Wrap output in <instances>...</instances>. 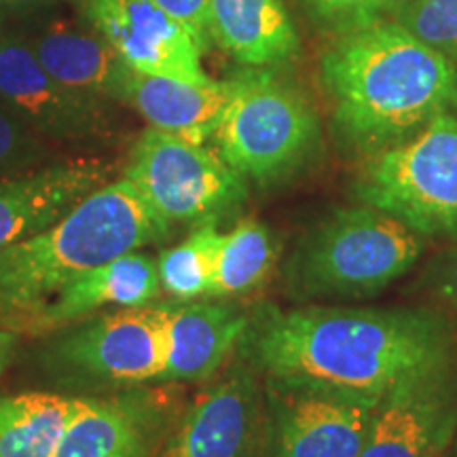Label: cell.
I'll return each mask as SVG.
<instances>
[{"label": "cell", "mask_w": 457, "mask_h": 457, "mask_svg": "<svg viewBox=\"0 0 457 457\" xmlns=\"http://www.w3.org/2000/svg\"><path fill=\"white\" fill-rule=\"evenodd\" d=\"M242 341L267 379L379 400L407 377L455 358L449 324L411 310H270Z\"/></svg>", "instance_id": "obj_1"}, {"label": "cell", "mask_w": 457, "mask_h": 457, "mask_svg": "<svg viewBox=\"0 0 457 457\" xmlns=\"http://www.w3.org/2000/svg\"><path fill=\"white\" fill-rule=\"evenodd\" d=\"M320 72L341 138L369 155L415 136L455 102L457 66L392 20L341 34Z\"/></svg>", "instance_id": "obj_2"}, {"label": "cell", "mask_w": 457, "mask_h": 457, "mask_svg": "<svg viewBox=\"0 0 457 457\" xmlns=\"http://www.w3.org/2000/svg\"><path fill=\"white\" fill-rule=\"evenodd\" d=\"M168 233V222L125 176L108 180L54 225L0 253V327L9 328L74 279Z\"/></svg>", "instance_id": "obj_3"}, {"label": "cell", "mask_w": 457, "mask_h": 457, "mask_svg": "<svg viewBox=\"0 0 457 457\" xmlns=\"http://www.w3.org/2000/svg\"><path fill=\"white\" fill-rule=\"evenodd\" d=\"M421 254V236L381 210L341 208L303 233L284 267L301 301L367 299L396 282Z\"/></svg>", "instance_id": "obj_4"}, {"label": "cell", "mask_w": 457, "mask_h": 457, "mask_svg": "<svg viewBox=\"0 0 457 457\" xmlns=\"http://www.w3.org/2000/svg\"><path fill=\"white\" fill-rule=\"evenodd\" d=\"M227 81L231 94L214 140L228 168L259 185L303 168L320 142L316 112L305 96L265 68L248 66Z\"/></svg>", "instance_id": "obj_5"}, {"label": "cell", "mask_w": 457, "mask_h": 457, "mask_svg": "<svg viewBox=\"0 0 457 457\" xmlns=\"http://www.w3.org/2000/svg\"><path fill=\"white\" fill-rule=\"evenodd\" d=\"M356 195L417 236L457 237V117L441 112L411 138L373 153Z\"/></svg>", "instance_id": "obj_6"}, {"label": "cell", "mask_w": 457, "mask_h": 457, "mask_svg": "<svg viewBox=\"0 0 457 457\" xmlns=\"http://www.w3.org/2000/svg\"><path fill=\"white\" fill-rule=\"evenodd\" d=\"M170 305H142L91 316L62 333L45 350L57 381L83 387H138L162 379Z\"/></svg>", "instance_id": "obj_7"}, {"label": "cell", "mask_w": 457, "mask_h": 457, "mask_svg": "<svg viewBox=\"0 0 457 457\" xmlns=\"http://www.w3.org/2000/svg\"><path fill=\"white\" fill-rule=\"evenodd\" d=\"M123 176L170 227L216 222L248 195L245 180L220 155L155 128L136 140Z\"/></svg>", "instance_id": "obj_8"}, {"label": "cell", "mask_w": 457, "mask_h": 457, "mask_svg": "<svg viewBox=\"0 0 457 457\" xmlns=\"http://www.w3.org/2000/svg\"><path fill=\"white\" fill-rule=\"evenodd\" d=\"M273 457H358L379 398L267 379Z\"/></svg>", "instance_id": "obj_9"}, {"label": "cell", "mask_w": 457, "mask_h": 457, "mask_svg": "<svg viewBox=\"0 0 457 457\" xmlns=\"http://www.w3.org/2000/svg\"><path fill=\"white\" fill-rule=\"evenodd\" d=\"M267 445L259 379L250 364L237 362L193 400L155 457H261Z\"/></svg>", "instance_id": "obj_10"}, {"label": "cell", "mask_w": 457, "mask_h": 457, "mask_svg": "<svg viewBox=\"0 0 457 457\" xmlns=\"http://www.w3.org/2000/svg\"><path fill=\"white\" fill-rule=\"evenodd\" d=\"M457 430L455 358L392 387L358 457H441Z\"/></svg>", "instance_id": "obj_11"}, {"label": "cell", "mask_w": 457, "mask_h": 457, "mask_svg": "<svg viewBox=\"0 0 457 457\" xmlns=\"http://www.w3.org/2000/svg\"><path fill=\"white\" fill-rule=\"evenodd\" d=\"M81 13L131 71L210 81L202 66L204 45L155 0H81Z\"/></svg>", "instance_id": "obj_12"}, {"label": "cell", "mask_w": 457, "mask_h": 457, "mask_svg": "<svg viewBox=\"0 0 457 457\" xmlns=\"http://www.w3.org/2000/svg\"><path fill=\"white\" fill-rule=\"evenodd\" d=\"M0 102L49 138H100L111 128L102 100L55 81L30 45L15 38H0Z\"/></svg>", "instance_id": "obj_13"}, {"label": "cell", "mask_w": 457, "mask_h": 457, "mask_svg": "<svg viewBox=\"0 0 457 457\" xmlns=\"http://www.w3.org/2000/svg\"><path fill=\"white\" fill-rule=\"evenodd\" d=\"M168 411L165 400L140 387L81 396L54 457H155L165 441Z\"/></svg>", "instance_id": "obj_14"}, {"label": "cell", "mask_w": 457, "mask_h": 457, "mask_svg": "<svg viewBox=\"0 0 457 457\" xmlns=\"http://www.w3.org/2000/svg\"><path fill=\"white\" fill-rule=\"evenodd\" d=\"M162 295L157 261L134 250L96 267L62 288L54 299L11 324L17 335L41 337L98 316L106 310L151 305Z\"/></svg>", "instance_id": "obj_15"}, {"label": "cell", "mask_w": 457, "mask_h": 457, "mask_svg": "<svg viewBox=\"0 0 457 457\" xmlns=\"http://www.w3.org/2000/svg\"><path fill=\"white\" fill-rule=\"evenodd\" d=\"M112 171L102 159H71L0 179V253L54 225Z\"/></svg>", "instance_id": "obj_16"}, {"label": "cell", "mask_w": 457, "mask_h": 457, "mask_svg": "<svg viewBox=\"0 0 457 457\" xmlns=\"http://www.w3.org/2000/svg\"><path fill=\"white\" fill-rule=\"evenodd\" d=\"M250 318L228 301H187L168 307L165 367L159 381H204L244 339Z\"/></svg>", "instance_id": "obj_17"}, {"label": "cell", "mask_w": 457, "mask_h": 457, "mask_svg": "<svg viewBox=\"0 0 457 457\" xmlns=\"http://www.w3.org/2000/svg\"><path fill=\"white\" fill-rule=\"evenodd\" d=\"M30 47L55 81L98 100H125L131 68L102 34L68 21L49 24Z\"/></svg>", "instance_id": "obj_18"}, {"label": "cell", "mask_w": 457, "mask_h": 457, "mask_svg": "<svg viewBox=\"0 0 457 457\" xmlns=\"http://www.w3.org/2000/svg\"><path fill=\"white\" fill-rule=\"evenodd\" d=\"M228 94V81L193 83L134 71L123 102L138 111L151 128L204 145L219 129Z\"/></svg>", "instance_id": "obj_19"}, {"label": "cell", "mask_w": 457, "mask_h": 457, "mask_svg": "<svg viewBox=\"0 0 457 457\" xmlns=\"http://www.w3.org/2000/svg\"><path fill=\"white\" fill-rule=\"evenodd\" d=\"M208 37L239 64L253 68L278 66L299 51L282 0H210Z\"/></svg>", "instance_id": "obj_20"}, {"label": "cell", "mask_w": 457, "mask_h": 457, "mask_svg": "<svg viewBox=\"0 0 457 457\" xmlns=\"http://www.w3.org/2000/svg\"><path fill=\"white\" fill-rule=\"evenodd\" d=\"M81 396L0 394V457H54Z\"/></svg>", "instance_id": "obj_21"}, {"label": "cell", "mask_w": 457, "mask_h": 457, "mask_svg": "<svg viewBox=\"0 0 457 457\" xmlns=\"http://www.w3.org/2000/svg\"><path fill=\"white\" fill-rule=\"evenodd\" d=\"M276 259L278 244L270 228L254 219L242 220L228 233H220L210 296L248 295L270 278Z\"/></svg>", "instance_id": "obj_22"}, {"label": "cell", "mask_w": 457, "mask_h": 457, "mask_svg": "<svg viewBox=\"0 0 457 457\" xmlns=\"http://www.w3.org/2000/svg\"><path fill=\"white\" fill-rule=\"evenodd\" d=\"M219 239L214 222H202L185 242L163 250L155 259L162 293L180 303L210 296Z\"/></svg>", "instance_id": "obj_23"}, {"label": "cell", "mask_w": 457, "mask_h": 457, "mask_svg": "<svg viewBox=\"0 0 457 457\" xmlns=\"http://www.w3.org/2000/svg\"><path fill=\"white\" fill-rule=\"evenodd\" d=\"M387 17L457 66V0H390Z\"/></svg>", "instance_id": "obj_24"}, {"label": "cell", "mask_w": 457, "mask_h": 457, "mask_svg": "<svg viewBox=\"0 0 457 457\" xmlns=\"http://www.w3.org/2000/svg\"><path fill=\"white\" fill-rule=\"evenodd\" d=\"M47 148L15 112L0 102V174H17L37 168Z\"/></svg>", "instance_id": "obj_25"}, {"label": "cell", "mask_w": 457, "mask_h": 457, "mask_svg": "<svg viewBox=\"0 0 457 457\" xmlns=\"http://www.w3.org/2000/svg\"><path fill=\"white\" fill-rule=\"evenodd\" d=\"M320 21V26L328 30L347 34L360 28L373 26L387 15L390 0H303Z\"/></svg>", "instance_id": "obj_26"}, {"label": "cell", "mask_w": 457, "mask_h": 457, "mask_svg": "<svg viewBox=\"0 0 457 457\" xmlns=\"http://www.w3.org/2000/svg\"><path fill=\"white\" fill-rule=\"evenodd\" d=\"M159 7L179 20L193 32L199 43L208 45V7L210 0H155Z\"/></svg>", "instance_id": "obj_27"}, {"label": "cell", "mask_w": 457, "mask_h": 457, "mask_svg": "<svg viewBox=\"0 0 457 457\" xmlns=\"http://www.w3.org/2000/svg\"><path fill=\"white\" fill-rule=\"evenodd\" d=\"M432 293L457 310V245L449 250L432 273Z\"/></svg>", "instance_id": "obj_28"}, {"label": "cell", "mask_w": 457, "mask_h": 457, "mask_svg": "<svg viewBox=\"0 0 457 457\" xmlns=\"http://www.w3.org/2000/svg\"><path fill=\"white\" fill-rule=\"evenodd\" d=\"M20 337L21 335H17L15 330H11L7 327H0V375L9 369L11 362H13Z\"/></svg>", "instance_id": "obj_29"}, {"label": "cell", "mask_w": 457, "mask_h": 457, "mask_svg": "<svg viewBox=\"0 0 457 457\" xmlns=\"http://www.w3.org/2000/svg\"><path fill=\"white\" fill-rule=\"evenodd\" d=\"M3 4L9 7H38V4H47L51 0H0Z\"/></svg>", "instance_id": "obj_30"}, {"label": "cell", "mask_w": 457, "mask_h": 457, "mask_svg": "<svg viewBox=\"0 0 457 457\" xmlns=\"http://www.w3.org/2000/svg\"><path fill=\"white\" fill-rule=\"evenodd\" d=\"M453 106L457 108V89H455V102H453Z\"/></svg>", "instance_id": "obj_31"}]
</instances>
